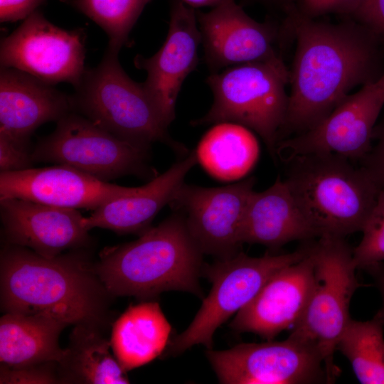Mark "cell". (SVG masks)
Returning a JSON list of instances; mask_svg holds the SVG:
<instances>
[{"mask_svg":"<svg viewBox=\"0 0 384 384\" xmlns=\"http://www.w3.org/2000/svg\"><path fill=\"white\" fill-rule=\"evenodd\" d=\"M285 10L282 33L294 38L296 49L278 143L315 127L353 88L384 73V46L363 24L354 19L317 21L303 16L292 4Z\"/></svg>","mask_w":384,"mask_h":384,"instance_id":"obj_1","label":"cell"},{"mask_svg":"<svg viewBox=\"0 0 384 384\" xmlns=\"http://www.w3.org/2000/svg\"><path fill=\"white\" fill-rule=\"evenodd\" d=\"M0 262L1 304L6 312L48 315L68 325H101L109 293L83 253L48 258L9 245Z\"/></svg>","mask_w":384,"mask_h":384,"instance_id":"obj_2","label":"cell"},{"mask_svg":"<svg viewBox=\"0 0 384 384\" xmlns=\"http://www.w3.org/2000/svg\"><path fill=\"white\" fill-rule=\"evenodd\" d=\"M203 255L183 215L174 212L138 239L103 250L94 270L113 296L150 299L177 290L202 297Z\"/></svg>","mask_w":384,"mask_h":384,"instance_id":"obj_3","label":"cell"},{"mask_svg":"<svg viewBox=\"0 0 384 384\" xmlns=\"http://www.w3.org/2000/svg\"><path fill=\"white\" fill-rule=\"evenodd\" d=\"M286 161L284 181L318 238L362 231L381 189L361 166L334 153Z\"/></svg>","mask_w":384,"mask_h":384,"instance_id":"obj_4","label":"cell"},{"mask_svg":"<svg viewBox=\"0 0 384 384\" xmlns=\"http://www.w3.org/2000/svg\"><path fill=\"white\" fill-rule=\"evenodd\" d=\"M119 51L108 45L100 63L85 69L70 96L73 111L122 139L147 146L160 142L185 156L187 148L169 135L143 83L133 81L122 69Z\"/></svg>","mask_w":384,"mask_h":384,"instance_id":"obj_5","label":"cell"},{"mask_svg":"<svg viewBox=\"0 0 384 384\" xmlns=\"http://www.w3.org/2000/svg\"><path fill=\"white\" fill-rule=\"evenodd\" d=\"M206 82L213 103L193 126L232 122L255 132L273 159L289 103V70L282 56L228 67L211 73Z\"/></svg>","mask_w":384,"mask_h":384,"instance_id":"obj_6","label":"cell"},{"mask_svg":"<svg viewBox=\"0 0 384 384\" xmlns=\"http://www.w3.org/2000/svg\"><path fill=\"white\" fill-rule=\"evenodd\" d=\"M314 283L305 311L290 336L314 348L321 356L328 383L338 371L334 353L338 341L351 320L349 308L356 291L362 286L353 249L344 238L320 237L310 242Z\"/></svg>","mask_w":384,"mask_h":384,"instance_id":"obj_7","label":"cell"},{"mask_svg":"<svg viewBox=\"0 0 384 384\" xmlns=\"http://www.w3.org/2000/svg\"><path fill=\"white\" fill-rule=\"evenodd\" d=\"M150 147L122 139L71 112L31 154L34 163L67 165L106 182L125 176L151 181L159 174L149 163Z\"/></svg>","mask_w":384,"mask_h":384,"instance_id":"obj_8","label":"cell"},{"mask_svg":"<svg viewBox=\"0 0 384 384\" xmlns=\"http://www.w3.org/2000/svg\"><path fill=\"white\" fill-rule=\"evenodd\" d=\"M307 251L306 244L290 253L260 257L240 252L203 266L211 289L190 325L169 342L166 354L175 356L197 344L212 349L217 329L245 306L271 276L302 259Z\"/></svg>","mask_w":384,"mask_h":384,"instance_id":"obj_9","label":"cell"},{"mask_svg":"<svg viewBox=\"0 0 384 384\" xmlns=\"http://www.w3.org/2000/svg\"><path fill=\"white\" fill-rule=\"evenodd\" d=\"M206 356L220 383L308 384L328 383L323 359L310 345L285 340L243 343Z\"/></svg>","mask_w":384,"mask_h":384,"instance_id":"obj_10","label":"cell"},{"mask_svg":"<svg viewBox=\"0 0 384 384\" xmlns=\"http://www.w3.org/2000/svg\"><path fill=\"white\" fill-rule=\"evenodd\" d=\"M255 183L254 177L221 187L184 182L169 205L183 215L203 254L227 259L239 253L243 243L242 223Z\"/></svg>","mask_w":384,"mask_h":384,"instance_id":"obj_11","label":"cell"},{"mask_svg":"<svg viewBox=\"0 0 384 384\" xmlns=\"http://www.w3.org/2000/svg\"><path fill=\"white\" fill-rule=\"evenodd\" d=\"M383 108L384 73L348 95L315 127L279 142L277 154L286 160L302 154L334 153L359 163L371 149Z\"/></svg>","mask_w":384,"mask_h":384,"instance_id":"obj_12","label":"cell"},{"mask_svg":"<svg viewBox=\"0 0 384 384\" xmlns=\"http://www.w3.org/2000/svg\"><path fill=\"white\" fill-rule=\"evenodd\" d=\"M82 30L53 25L36 11L1 41V67L26 73L46 83L77 86L85 71Z\"/></svg>","mask_w":384,"mask_h":384,"instance_id":"obj_13","label":"cell"},{"mask_svg":"<svg viewBox=\"0 0 384 384\" xmlns=\"http://www.w3.org/2000/svg\"><path fill=\"white\" fill-rule=\"evenodd\" d=\"M204 60L211 73L240 64L281 57L276 45L282 30L273 23L258 22L234 0L206 13H196Z\"/></svg>","mask_w":384,"mask_h":384,"instance_id":"obj_14","label":"cell"},{"mask_svg":"<svg viewBox=\"0 0 384 384\" xmlns=\"http://www.w3.org/2000/svg\"><path fill=\"white\" fill-rule=\"evenodd\" d=\"M200 43L196 13L183 1L175 0L162 46L150 58L138 55L134 58L135 66L146 72L143 85L168 126L175 119L182 84L198 65Z\"/></svg>","mask_w":384,"mask_h":384,"instance_id":"obj_15","label":"cell"},{"mask_svg":"<svg viewBox=\"0 0 384 384\" xmlns=\"http://www.w3.org/2000/svg\"><path fill=\"white\" fill-rule=\"evenodd\" d=\"M137 188L103 181L63 164L0 173V200L21 198L78 210L93 211Z\"/></svg>","mask_w":384,"mask_h":384,"instance_id":"obj_16","label":"cell"},{"mask_svg":"<svg viewBox=\"0 0 384 384\" xmlns=\"http://www.w3.org/2000/svg\"><path fill=\"white\" fill-rule=\"evenodd\" d=\"M308 251L300 260L276 272L232 322L237 333H253L267 341L293 329L302 317L314 283V260Z\"/></svg>","mask_w":384,"mask_h":384,"instance_id":"obj_17","label":"cell"},{"mask_svg":"<svg viewBox=\"0 0 384 384\" xmlns=\"http://www.w3.org/2000/svg\"><path fill=\"white\" fill-rule=\"evenodd\" d=\"M0 217L9 245L28 248L45 257L78 250L91 240L78 209L9 198L0 200Z\"/></svg>","mask_w":384,"mask_h":384,"instance_id":"obj_18","label":"cell"},{"mask_svg":"<svg viewBox=\"0 0 384 384\" xmlns=\"http://www.w3.org/2000/svg\"><path fill=\"white\" fill-rule=\"evenodd\" d=\"M73 111L71 97L26 73L1 67L0 132L28 143L35 130Z\"/></svg>","mask_w":384,"mask_h":384,"instance_id":"obj_19","label":"cell"},{"mask_svg":"<svg viewBox=\"0 0 384 384\" xmlns=\"http://www.w3.org/2000/svg\"><path fill=\"white\" fill-rule=\"evenodd\" d=\"M197 162L196 150L189 152L135 192L108 202L84 217L83 226L89 231L100 228L118 234L141 235L151 228L158 213L170 203Z\"/></svg>","mask_w":384,"mask_h":384,"instance_id":"obj_20","label":"cell"},{"mask_svg":"<svg viewBox=\"0 0 384 384\" xmlns=\"http://www.w3.org/2000/svg\"><path fill=\"white\" fill-rule=\"evenodd\" d=\"M315 238L316 233L279 176L267 189L252 193L242 223L243 243L277 249L292 241Z\"/></svg>","mask_w":384,"mask_h":384,"instance_id":"obj_21","label":"cell"},{"mask_svg":"<svg viewBox=\"0 0 384 384\" xmlns=\"http://www.w3.org/2000/svg\"><path fill=\"white\" fill-rule=\"evenodd\" d=\"M67 326L48 315L6 312L0 319L1 364L22 367L58 363L65 353L59 336Z\"/></svg>","mask_w":384,"mask_h":384,"instance_id":"obj_22","label":"cell"},{"mask_svg":"<svg viewBox=\"0 0 384 384\" xmlns=\"http://www.w3.org/2000/svg\"><path fill=\"white\" fill-rule=\"evenodd\" d=\"M171 332L157 302L130 306L113 325L110 341L114 355L125 371L142 366L167 348Z\"/></svg>","mask_w":384,"mask_h":384,"instance_id":"obj_23","label":"cell"},{"mask_svg":"<svg viewBox=\"0 0 384 384\" xmlns=\"http://www.w3.org/2000/svg\"><path fill=\"white\" fill-rule=\"evenodd\" d=\"M111 341L100 332V326L75 325L69 344L58 363L60 383H129L126 371L110 352Z\"/></svg>","mask_w":384,"mask_h":384,"instance_id":"obj_24","label":"cell"},{"mask_svg":"<svg viewBox=\"0 0 384 384\" xmlns=\"http://www.w3.org/2000/svg\"><path fill=\"white\" fill-rule=\"evenodd\" d=\"M196 151L198 161L210 175L228 181L248 171L257 159L258 147L247 128L223 122L203 137Z\"/></svg>","mask_w":384,"mask_h":384,"instance_id":"obj_25","label":"cell"},{"mask_svg":"<svg viewBox=\"0 0 384 384\" xmlns=\"http://www.w3.org/2000/svg\"><path fill=\"white\" fill-rule=\"evenodd\" d=\"M337 350L348 359L359 383L384 384V325L378 319H351Z\"/></svg>","mask_w":384,"mask_h":384,"instance_id":"obj_26","label":"cell"},{"mask_svg":"<svg viewBox=\"0 0 384 384\" xmlns=\"http://www.w3.org/2000/svg\"><path fill=\"white\" fill-rule=\"evenodd\" d=\"M149 1L74 0V4L104 30L108 45L120 50L129 42V34Z\"/></svg>","mask_w":384,"mask_h":384,"instance_id":"obj_27","label":"cell"},{"mask_svg":"<svg viewBox=\"0 0 384 384\" xmlns=\"http://www.w3.org/2000/svg\"><path fill=\"white\" fill-rule=\"evenodd\" d=\"M361 232V240L353 249V258L357 269L366 270L384 262V189L380 191Z\"/></svg>","mask_w":384,"mask_h":384,"instance_id":"obj_28","label":"cell"},{"mask_svg":"<svg viewBox=\"0 0 384 384\" xmlns=\"http://www.w3.org/2000/svg\"><path fill=\"white\" fill-rule=\"evenodd\" d=\"M0 383L14 384H51L60 383L58 363L48 362L22 367L1 364Z\"/></svg>","mask_w":384,"mask_h":384,"instance_id":"obj_29","label":"cell"},{"mask_svg":"<svg viewBox=\"0 0 384 384\" xmlns=\"http://www.w3.org/2000/svg\"><path fill=\"white\" fill-rule=\"evenodd\" d=\"M28 144L0 132V173L32 168L34 161Z\"/></svg>","mask_w":384,"mask_h":384,"instance_id":"obj_30","label":"cell"},{"mask_svg":"<svg viewBox=\"0 0 384 384\" xmlns=\"http://www.w3.org/2000/svg\"><path fill=\"white\" fill-rule=\"evenodd\" d=\"M358 164L384 189V108L374 128L371 149Z\"/></svg>","mask_w":384,"mask_h":384,"instance_id":"obj_31","label":"cell"},{"mask_svg":"<svg viewBox=\"0 0 384 384\" xmlns=\"http://www.w3.org/2000/svg\"><path fill=\"white\" fill-rule=\"evenodd\" d=\"M361 0H299L297 10L304 16L313 18L329 14L353 15Z\"/></svg>","mask_w":384,"mask_h":384,"instance_id":"obj_32","label":"cell"},{"mask_svg":"<svg viewBox=\"0 0 384 384\" xmlns=\"http://www.w3.org/2000/svg\"><path fill=\"white\" fill-rule=\"evenodd\" d=\"M353 17L369 28L384 46V0H361Z\"/></svg>","mask_w":384,"mask_h":384,"instance_id":"obj_33","label":"cell"},{"mask_svg":"<svg viewBox=\"0 0 384 384\" xmlns=\"http://www.w3.org/2000/svg\"><path fill=\"white\" fill-rule=\"evenodd\" d=\"M46 0H0V21L15 22L27 18Z\"/></svg>","mask_w":384,"mask_h":384,"instance_id":"obj_34","label":"cell"},{"mask_svg":"<svg viewBox=\"0 0 384 384\" xmlns=\"http://www.w3.org/2000/svg\"><path fill=\"white\" fill-rule=\"evenodd\" d=\"M365 270L371 275L381 299L380 306L374 317L384 325V262L369 267Z\"/></svg>","mask_w":384,"mask_h":384,"instance_id":"obj_35","label":"cell"},{"mask_svg":"<svg viewBox=\"0 0 384 384\" xmlns=\"http://www.w3.org/2000/svg\"><path fill=\"white\" fill-rule=\"evenodd\" d=\"M227 0H181L190 7L217 6Z\"/></svg>","mask_w":384,"mask_h":384,"instance_id":"obj_36","label":"cell"}]
</instances>
